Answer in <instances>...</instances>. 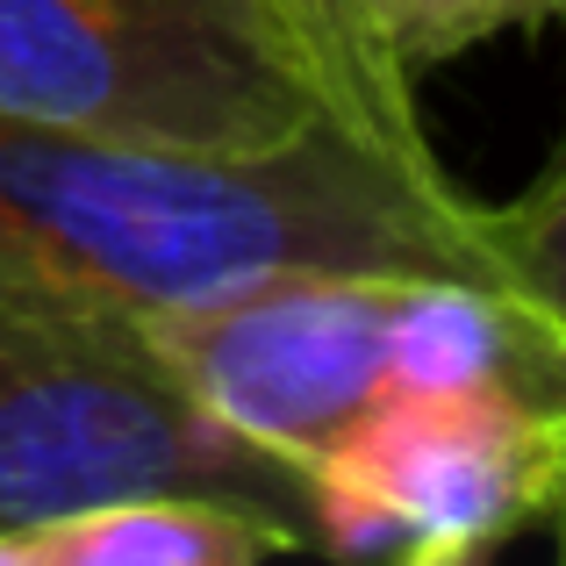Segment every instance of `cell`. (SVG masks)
I'll list each match as a JSON object with an SVG mask.
<instances>
[{
    "instance_id": "cell-1",
    "label": "cell",
    "mask_w": 566,
    "mask_h": 566,
    "mask_svg": "<svg viewBox=\"0 0 566 566\" xmlns=\"http://www.w3.org/2000/svg\"><path fill=\"white\" fill-rule=\"evenodd\" d=\"M280 273L510 287L488 208L352 123L280 151H187L0 115V280L158 316Z\"/></svg>"
},
{
    "instance_id": "cell-2",
    "label": "cell",
    "mask_w": 566,
    "mask_h": 566,
    "mask_svg": "<svg viewBox=\"0 0 566 566\" xmlns=\"http://www.w3.org/2000/svg\"><path fill=\"white\" fill-rule=\"evenodd\" d=\"M144 488L244 502L308 545L302 473L222 430L137 308L0 280V538Z\"/></svg>"
},
{
    "instance_id": "cell-3",
    "label": "cell",
    "mask_w": 566,
    "mask_h": 566,
    "mask_svg": "<svg viewBox=\"0 0 566 566\" xmlns=\"http://www.w3.org/2000/svg\"><path fill=\"white\" fill-rule=\"evenodd\" d=\"M0 115L187 151L337 123L287 0H0Z\"/></svg>"
},
{
    "instance_id": "cell-4",
    "label": "cell",
    "mask_w": 566,
    "mask_h": 566,
    "mask_svg": "<svg viewBox=\"0 0 566 566\" xmlns=\"http://www.w3.org/2000/svg\"><path fill=\"white\" fill-rule=\"evenodd\" d=\"M566 510V409L387 380L302 467L308 553L467 566Z\"/></svg>"
},
{
    "instance_id": "cell-5",
    "label": "cell",
    "mask_w": 566,
    "mask_h": 566,
    "mask_svg": "<svg viewBox=\"0 0 566 566\" xmlns=\"http://www.w3.org/2000/svg\"><path fill=\"white\" fill-rule=\"evenodd\" d=\"M401 287L395 273H280L144 323L172 380L222 430L302 473L387 387Z\"/></svg>"
},
{
    "instance_id": "cell-6",
    "label": "cell",
    "mask_w": 566,
    "mask_h": 566,
    "mask_svg": "<svg viewBox=\"0 0 566 566\" xmlns=\"http://www.w3.org/2000/svg\"><path fill=\"white\" fill-rule=\"evenodd\" d=\"M273 553H308L302 531L244 502L187 495V488L86 502L0 538L8 566H259Z\"/></svg>"
},
{
    "instance_id": "cell-7",
    "label": "cell",
    "mask_w": 566,
    "mask_h": 566,
    "mask_svg": "<svg viewBox=\"0 0 566 566\" xmlns=\"http://www.w3.org/2000/svg\"><path fill=\"white\" fill-rule=\"evenodd\" d=\"M287 8L302 14L308 43H316V65H323V86H331L337 123H352L366 144H380L401 166L444 172L438 144H430L423 115H416V80L374 43L359 0H287Z\"/></svg>"
},
{
    "instance_id": "cell-8",
    "label": "cell",
    "mask_w": 566,
    "mask_h": 566,
    "mask_svg": "<svg viewBox=\"0 0 566 566\" xmlns=\"http://www.w3.org/2000/svg\"><path fill=\"white\" fill-rule=\"evenodd\" d=\"M366 29L409 80L467 57L473 43L510 36V29L566 22V0H359Z\"/></svg>"
},
{
    "instance_id": "cell-9",
    "label": "cell",
    "mask_w": 566,
    "mask_h": 566,
    "mask_svg": "<svg viewBox=\"0 0 566 566\" xmlns=\"http://www.w3.org/2000/svg\"><path fill=\"white\" fill-rule=\"evenodd\" d=\"M488 230H495V251L510 265V287L566 331V151L510 208H488Z\"/></svg>"
},
{
    "instance_id": "cell-10",
    "label": "cell",
    "mask_w": 566,
    "mask_h": 566,
    "mask_svg": "<svg viewBox=\"0 0 566 566\" xmlns=\"http://www.w3.org/2000/svg\"><path fill=\"white\" fill-rule=\"evenodd\" d=\"M553 538H559V553H566V510H559V524H553Z\"/></svg>"
}]
</instances>
